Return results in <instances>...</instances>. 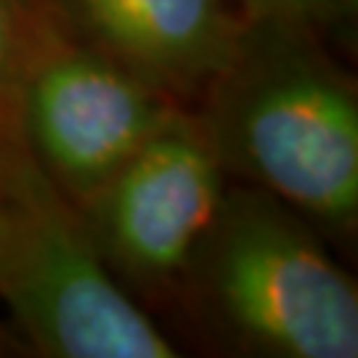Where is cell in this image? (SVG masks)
<instances>
[{
  "label": "cell",
  "instance_id": "cell-1",
  "mask_svg": "<svg viewBox=\"0 0 358 358\" xmlns=\"http://www.w3.org/2000/svg\"><path fill=\"white\" fill-rule=\"evenodd\" d=\"M199 117L226 176L279 196L313 226L358 223V90L316 29L239 16Z\"/></svg>",
  "mask_w": 358,
  "mask_h": 358
},
{
  "label": "cell",
  "instance_id": "cell-2",
  "mask_svg": "<svg viewBox=\"0 0 358 358\" xmlns=\"http://www.w3.org/2000/svg\"><path fill=\"white\" fill-rule=\"evenodd\" d=\"M176 289L217 345L257 358H356L358 289L279 196L226 186Z\"/></svg>",
  "mask_w": 358,
  "mask_h": 358
},
{
  "label": "cell",
  "instance_id": "cell-3",
  "mask_svg": "<svg viewBox=\"0 0 358 358\" xmlns=\"http://www.w3.org/2000/svg\"><path fill=\"white\" fill-rule=\"evenodd\" d=\"M0 303L45 358H176L178 348L106 266L80 207L32 152L0 165Z\"/></svg>",
  "mask_w": 358,
  "mask_h": 358
},
{
  "label": "cell",
  "instance_id": "cell-4",
  "mask_svg": "<svg viewBox=\"0 0 358 358\" xmlns=\"http://www.w3.org/2000/svg\"><path fill=\"white\" fill-rule=\"evenodd\" d=\"M178 109L176 99L93 45L62 8L19 90V122L43 173L83 207Z\"/></svg>",
  "mask_w": 358,
  "mask_h": 358
},
{
  "label": "cell",
  "instance_id": "cell-5",
  "mask_svg": "<svg viewBox=\"0 0 358 358\" xmlns=\"http://www.w3.org/2000/svg\"><path fill=\"white\" fill-rule=\"evenodd\" d=\"M226 186L199 117L176 109L80 213L117 279L157 294L178 287Z\"/></svg>",
  "mask_w": 358,
  "mask_h": 358
},
{
  "label": "cell",
  "instance_id": "cell-6",
  "mask_svg": "<svg viewBox=\"0 0 358 358\" xmlns=\"http://www.w3.org/2000/svg\"><path fill=\"white\" fill-rule=\"evenodd\" d=\"M59 8L83 38L170 99L205 90L239 24L229 0H59Z\"/></svg>",
  "mask_w": 358,
  "mask_h": 358
},
{
  "label": "cell",
  "instance_id": "cell-7",
  "mask_svg": "<svg viewBox=\"0 0 358 358\" xmlns=\"http://www.w3.org/2000/svg\"><path fill=\"white\" fill-rule=\"evenodd\" d=\"M59 0H0V162L29 152L19 122V90Z\"/></svg>",
  "mask_w": 358,
  "mask_h": 358
},
{
  "label": "cell",
  "instance_id": "cell-8",
  "mask_svg": "<svg viewBox=\"0 0 358 358\" xmlns=\"http://www.w3.org/2000/svg\"><path fill=\"white\" fill-rule=\"evenodd\" d=\"M239 16L297 22L316 32L345 29L356 19L358 0H229Z\"/></svg>",
  "mask_w": 358,
  "mask_h": 358
},
{
  "label": "cell",
  "instance_id": "cell-9",
  "mask_svg": "<svg viewBox=\"0 0 358 358\" xmlns=\"http://www.w3.org/2000/svg\"><path fill=\"white\" fill-rule=\"evenodd\" d=\"M13 345H19V343H16L13 337H8V334L0 329V353H3V350H11Z\"/></svg>",
  "mask_w": 358,
  "mask_h": 358
},
{
  "label": "cell",
  "instance_id": "cell-10",
  "mask_svg": "<svg viewBox=\"0 0 358 358\" xmlns=\"http://www.w3.org/2000/svg\"><path fill=\"white\" fill-rule=\"evenodd\" d=\"M0 223H3V189H0Z\"/></svg>",
  "mask_w": 358,
  "mask_h": 358
}]
</instances>
